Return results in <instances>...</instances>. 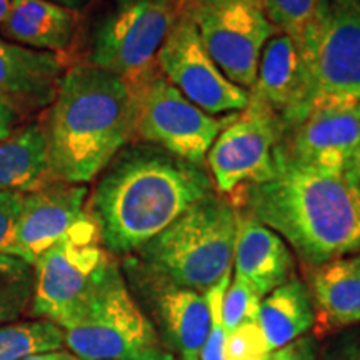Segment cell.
I'll return each instance as SVG.
<instances>
[{
  "label": "cell",
  "instance_id": "cell-5",
  "mask_svg": "<svg viewBox=\"0 0 360 360\" xmlns=\"http://www.w3.org/2000/svg\"><path fill=\"white\" fill-rule=\"evenodd\" d=\"M58 327L79 360H175L112 259Z\"/></svg>",
  "mask_w": 360,
  "mask_h": 360
},
{
  "label": "cell",
  "instance_id": "cell-30",
  "mask_svg": "<svg viewBox=\"0 0 360 360\" xmlns=\"http://www.w3.org/2000/svg\"><path fill=\"white\" fill-rule=\"evenodd\" d=\"M272 360H319L317 342L312 335H302L290 344L274 350Z\"/></svg>",
  "mask_w": 360,
  "mask_h": 360
},
{
  "label": "cell",
  "instance_id": "cell-21",
  "mask_svg": "<svg viewBox=\"0 0 360 360\" xmlns=\"http://www.w3.org/2000/svg\"><path fill=\"white\" fill-rule=\"evenodd\" d=\"M314 302L327 327L360 322V254L319 265L312 277Z\"/></svg>",
  "mask_w": 360,
  "mask_h": 360
},
{
  "label": "cell",
  "instance_id": "cell-14",
  "mask_svg": "<svg viewBox=\"0 0 360 360\" xmlns=\"http://www.w3.org/2000/svg\"><path fill=\"white\" fill-rule=\"evenodd\" d=\"M87 193L84 184L60 180L24 193L11 255L34 265L45 250L64 238L87 214Z\"/></svg>",
  "mask_w": 360,
  "mask_h": 360
},
{
  "label": "cell",
  "instance_id": "cell-9",
  "mask_svg": "<svg viewBox=\"0 0 360 360\" xmlns=\"http://www.w3.org/2000/svg\"><path fill=\"white\" fill-rule=\"evenodd\" d=\"M132 87L137 103L135 134L142 141L200 167L215 139L236 115L207 114L155 70Z\"/></svg>",
  "mask_w": 360,
  "mask_h": 360
},
{
  "label": "cell",
  "instance_id": "cell-22",
  "mask_svg": "<svg viewBox=\"0 0 360 360\" xmlns=\"http://www.w3.org/2000/svg\"><path fill=\"white\" fill-rule=\"evenodd\" d=\"M257 322L272 352L302 337L315 322L312 297L305 283L290 278L265 295Z\"/></svg>",
  "mask_w": 360,
  "mask_h": 360
},
{
  "label": "cell",
  "instance_id": "cell-12",
  "mask_svg": "<svg viewBox=\"0 0 360 360\" xmlns=\"http://www.w3.org/2000/svg\"><path fill=\"white\" fill-rule=\"evenodd\" d=\"M160 74L192 103L210 115L238 114L250 92L231 82L202 44L197 27L180 6V13L157 53Z\"/></svg>",
  "mask_w": 360,
  "mask_h": 360
},
{
  "label": "cell",
  "instance_id": "cell-7",
  "mask_svg": "<svg viewBox=\"0 0 360 360\" xmlns=\"http://www.w3.org/2000/svg\"><path fill=\"white\" fill-rule=\"evenodd\" d=\"M182 0H117L96 29L89 65L135 85L154 70Z\"/></svg>",
  "mask_w": 360,
  "mask_h": 360
},
{
  "label": "cell",
  "instance_id": "cell-16",
  "mask_svg": "<svg viewBox=\"0 0 360 360\" xmlns=\"http://www.w3.org/2000/svg\"><path fill=\"white\" fill-rule=\"evenodd\" d=\"M64 74L60 53L34 51L0 37V102L20 117L51 107Z\"/></svg>",
  "mask_w": 360,
  "mask_h": 360
},
{
  "label": "cell",
  "instance_id": "cell-15",
  "mask_svg": "<svg viewBox=\"0 0 360 360\" xmlns=\"http://www.w3.org/2000/svg\"><path fill=\"white\" fill-rule=\"evenodd\" d=\"M309 84L310 72L302 49L278 30L264 45L257 80L250 96L269 107L285 130L302 115Z\"/></svg>",
  "mask_w": 360,
  "mask_h": 360
},
{
  "label": "cell",
  "instance_id": "cell-13",
  "mask_svg": "<svg viewBox=\"0 0 360 360\" xmlns=\"http://www.w3.org/2000/svg\"><path fill=\"white\" fill-rule=\"evenodd\" d=\"M359 150L360 101L322 103L283 130V154L315 169L355 174Z\"/></svg>",
  "mask_w": 360,
  "mask_h": 360
},
{
  "label": "cell",
  "instance_id": "cell-8",
  "mask_svg": "<svg viewBox=\"0 0 360 360\" xmlns=\"http://www.w3.org/2000/svg\"><path fill=\"white\" fill-rule=\"evenodd\" d=\"M182 7L225 77L250 92L264 45L278 32L262 0H182Z\"/></svg>",
  "mask_w": 360,
  "mask_h": 360
},
{
  "label": "cell",
  "instance_id": "cell-17",
  "mask_svg": "<svg viewBox=\"0 0 360 360\" xmlns=\"http://www.w3.org/2000/svg\"><path fill=\"white\" fill-rule=\"evenodd\" d=\"M130 276L141 278V289L148 295L157 321V332L170 352L180 357L197 355L209 334L210 312L205 294L154 281L127 265Z\"/></svg>",
  "mask_w": 360,
  "mask_h": 360
},
{
  "label": "cell",
  "instance_id": "cell-26",
  "mask_svg": "<svg viewBox=\"0 0 360 360\" xmlns=\"http://www.w3.org/2000/svg\"><path fill=\"white\" fill-rule=\"evenodd\" d=\"M262 299L264 297H260L245 278L233 274L222 304V317L227 334L245 322H257Z\"/></svg>",
  "mask_w": 360,
  "mask_h": 360
},
{
  "label": "cell",
  "instance_id": "cell-4",
  "mask_svg": "<svg viewBox=\"0 0 360 360\" xmlns=\"http://www.w3.org/2000/svg\"><path fill=\"white\" fill-rule=\"evenodd\" d=\"M238 212L215 193L192 205L129 260L143 276L204 294L233 265Z\"/></svg>",
  "mask_w": 360,
  "mask_h": 360
},
{
  "label": "cell",
  "instance_id": "cell-3",
  "mask_svg": "<svg viewBox=\"0 0 360 360\" xmlns=\"http://www.w3.org/2000/svg\"><path fill=\"white\" fill-rule=\"evenodd\" d=\"M135 90L84 64L65 70L42 124L53 180L90 182L135 135Z\"/></svg>",
  "mask_w": 360,
  "mask_h": 360
},
{
  "label": "cell",
  "instance_id": "cell-28",
  "mask_svg": "<svg viewBox=\"0 0 360 360\" xmlns=\"http://www.w3.org/2000/svg\"><path fill=\"white\" fill-rule=\"evenodd\" d=\"M272 355L259 322H245L227 334L224 360H269Z\"/></svg>",
  "mask_w": 360,
  "mask_h": 360
},
{
  "label": "cell",
  "instance_id": "cell-10",
  "mask_svg": "<svg viewBox=\"0 0 360 360\" xmlns=\"http://www.w3.org/2000/svg\"><path fill=\"white\" fill-rule=\"evenodd\" d=\"M110 262L98 229L87 212L64 238L35 260L30 314L60 323L89 294Z\"/></svg>",
  "mask_w": 360,
  "mask_h": 360
},
{
  "label": "cell",
  "instance_id": "cell-38",
  "mask_svg": "<svg viewBox=\"0 0 360 360\" xmlns=\"http://www.w3.org/2000/svg\"><path fill=\"white\" fill-rule=\"evenodd\" d=\"M269 360H272V355H270V359Z\"/></svg>",
  "mask_w": 360,
  "mask_h": 360
},
{
  "label": "cell",
  "instance_id": "cell-31",
  "mask_svg": "<svg viewBox=\"0 0 360 360\" xmlns=\"http://www.w3.org/2000/svg\"><path fill=\"white\" fill-rule=\"evenodd\" d=\"M322 360H360V334L344 337L335 342Z\"/></svg>",
  "mask_w": 360,
  "mask_h": 360
},
{
  "label": "cell",
  "instance_id": "cell-36",
  "mask_svg": "<svg viewBox=\"0 0 360 360\" xmlns=\"http://www.w3.org/2000/svg\"><path fill=\"white\" fill-rule=\"evenodd\" d=\"M355 175H357L359 186H360V150H359V155H357V162H355Z\"/></svg>",
  "mask_w": 360,
  "mask_h": 360
},
{
  "label": "cell",
  "instance_id": "cell-2",
  "mask_svg": "<svg viewBox=\"0 0 360 360\" xmlns=\"http://www.w3.org/2000/svg\"><path fill=\"white\" fill-rule=\"evenodd\" d=\"M244 207L307 264L319 267L360 249L357 175L300 164L283 154L282 143L276 175L245 187Z\"/></svg>",
  "mask_w": 360,
  "mask_h": 360
},
{
  "label": "cell",
  "instance_id": "cell-35",
  "mask_svg": "<svg viewBox=\"0 0 360 360\" xmlns=\"http://www.w3.org/2000/svg\"><path fill=\"white\" fill-rule=\"evenodd\" d=\"M8 7H11V0H0V24L6 20V17L8 13Z\"/></svg>",
  "mask_w": 360,
  "mask_h": 360
},
{
  "label": "cell",
  "instance_id": "cell-1",
  "mask_svg": "<svg viewBox=\"0 0 360 360\" xmlns=\"http://www.w3.org/2000/svg\"><path fill=\"white\" fill-rule=\"evenodd\" d=\"M98 180L89 214L109 254L139 252L205 197L214 193L200 165L157 146H139L117 155Z\"/></svg>",
  "mask_w": 360,
  "mask_h": 360
},
{
  "label": "cell",
  "instance_id": "cell-25",
  "mask_svg": "<svg viewBox=\"0 0 360 360\" xmlns=\"http://www.w3.org/2000/svg\"><path fill=\"white\" fill-rule=\"evenodd\" d=\"M319 6L321 0H262L269 20L277 30L294 39L300 49L312 29Z\"/></svg>",
  "mask_w": 360,
  "mask_h": 360
},
{
  "label": "cell",
  "instance_id": "cell-37",
  "mask_svg": "<svg viewBox=\"0 0 360 360\" xmlns=\"http://www.w3.org/2000/svg\"><path fill=\"white\" fill-rule=\"evenodd\" d=\"M180 360H199V357L197 355H188V357H182Z\"/></svg>",
  "mask_w": 360,
  "mask_h": 360
},
{
  "label": "cell",
  "instance_id": "cell-34",
  "mask_svg": "<svg viewBox=\"0 0 360 360\" xmlns=\"http://www.w3.org/2000/svg\"><path fill=\"white\" fill-rule=\"evenodd\" d=\"M52 2L60 4V6L70 8V11H79L87 4V0H52Z\"/></svg>",
  "mask_w": 360,
  "mask_h": 360
},
{
  "label": "cell",
  "instance_id": "cell-29",
  "mask_svg": "<svg viewBox=\"0 0 360 360\" xmlns=\"http://www.w3.org/2000/svg\"><path fill=\"white\" fill-rule=\"evenodd\" d=\"M24 193L0 192V254L11 255Z\"/></svg>",
  "mask_w": 360,
  "mask_h": 360
},
{
  "label": "cell",
  "instance_id": "cell-23",
  "mask_svg": "<svg viewBox=\"0 0 360 360\" xmlns=\"http://www.w3.org/2000/svg\"><path fill=\"white\" fill-rule=\"evenodd\" d=\"M64 345V330L51 321L11 322L0 326V360H20L53 352Z\"/></svg>",
  "mask_w": 360,
  "mask_h": 360
},
{
  "label": "cell",
  "instance_id": "cell-32",
  "mask_svg": "<svg viewBox=\"0 0 360 360\" xmlns=\"http://www.w3.org/2000/svg\"><path fill=\"white\" fill-rule=\"evenodd\" d=\"M19 120L20 115L15 110L0 102V142L6 141L7 137H11L15 132Z\"/></svg>",
  "mask_w": 360,
  "mask_h": 360
},
{
  "label": "cell",
  "instance_id": "cell-33",
  "mask_svg": "<svg viewBox=\"0 0 360 360\" xmlns=\"http://www.w3.org/2000/svg\"><path fill=\"white\" fill-rule=\"evenodd\" d=\"M20 360H72L69 354L62 352V350H53V352H44V354H34L29 357Z\"/></svg>",
  "mask_w": 360,
  "mask_h": 360
},
{
  "label": "cell",
  "instance_id": "cell-19",
  "mask_svg": "<svg viewBox=\"0 0 360 360\" xmlns=\"http://www.w3.org/2000/svg\"><path fill=\"white\" fill-rule=\"evenodd\" d=\"M77 29V13L52 0H11L0 30L34 51L60 53L72 44Z\"/></svg>",
  "mask_w": 360,
  "mask_h": 360
},
{
  "label": "cell",
  "instance_id": "cell-18",
  "mask_svg": "<svg viewBox=\"0 0 360 360\" xmlns=\"http://www.w3.org/2000/svg\"><path fill=\"white\" fill-rule=\"evenodd\" d=\"M233 265L236 276L245 278L260 297L289 282L294 274V257L283 238L247 214H238Z\"/></svg>",
  "mask_w": 360,
  "mask_h": 360
},
{
  "label": "cell",
  "instance_id": "cell-24",
  "mask_svg": "<svg viewBox=\"0 0 360 360\" xmlns=\"http://www.w3.org/2000/svg\"><path fill=\"white\" fill-rule=\"evenodd\" d=\"M34 285V265L15 255L0 254V326L13 322L30 309Z\"/></svg>",
  "mask_w": 360,
  "mask_h": 360
},
{
  "label": "cell",
  "instance_id": "cell-6",
  "mask_svg": "<svg viewBox=\"0 0 360 360\" xmlns=\"http://www.w3.org/2000/svg\"><path fill=\"white\" fill-rule=\"evenodd\" d=\"M302 52L310 84L300 119L322 103L360 101V0H321Z\"/></svg>",
  "mask_w": 360,
  "mask_h": 360
},
{
  "label": "cell",
  "instance_id": "cell-11",
  "mask_svg": "<svg viewBox=\"0 0 360 360\" xmlns=\"http://www.w3.org/2000/svg\"><path fill=\"white\" fill-rule=\"evenodd\" d=\"M282 139L281 119L250 96L249 105L233 115L207 154L219 192L232 193L272 179Z\"/></svg>",
  "mask_w": 360,
  "mask_h": 360
},
{
  "label": "cell",
  "instance_id": "cell-20",
  "mask_svg": "<svg viewBox=\"0 0 360 360\" xmlns=\"http://www.w3.org/2000/svg\"><path fill=\"white\" fill-rule=\"evenodd\" d=\"M53 182L42 124L17 129L0 142V192L29 193Z\"/></svg>",
  "mask_w": 360,
  "mask_h": 360
},
{
  "label": "cell",
  "instance_id": "cell-27",
  "mask_svg": "<svg viewBox=\"0 0 360 360\" xmlns=\"http://www.w3.org/2000/svg\"><path fill=\"white\" fill-rule=\"evenodd\" d=\"M231 281L232 274L229 272L215 285L204 292L207 297V304H209L210 326L209 334H207V339L200 349L199 360H224V345L225 339H227V328L224 326L222 304L225 292H227L229 285H231Z\"/></svg>",
  "mask_w": 360,
  "mask_h": 360
},
{
  "label": "cell",
  "instance_id": "cell-39",
  "mask_svg": "<svg viewBox=\"0 0 360 360\" xmlns=\"http://www.w3.org/2000/svg\"><path fill=\"white\" fill-rule=\"evenodd\" d=\"M72 360H79V359H72Z\"/></svg>",
  "mask_w": 360,
  "mask_h": 360
}]
</instances>
